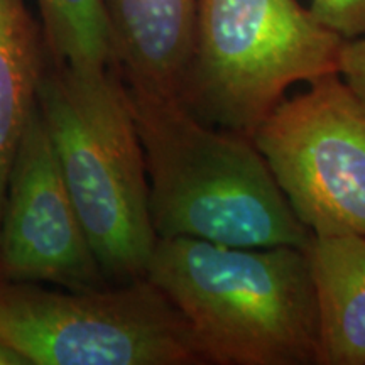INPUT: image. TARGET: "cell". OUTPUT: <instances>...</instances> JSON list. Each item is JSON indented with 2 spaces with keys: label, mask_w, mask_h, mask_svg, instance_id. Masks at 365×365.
I'll return each mask as SVG.
<instances>
[{
  "label": "cell",
  "mask_w": 365,
  "mask_h": 365,
  "mask_svg": "<svg viewBox=\"0 0 365 365\" xmlns=\"http://www.w3.org/2000/svg\"><path fill=\"white\" fill-rule=\"evenodd\" d=\"M309 12L345 41L365 34V0H312Z\"/></svg>",
  "instance_id": "obj_12"
},
{
  "label": "cell",
  "mask_w": 365,
  "mask_h": 365,
  "mask_svg": "<svg viewBox=\"0 0 365 365\" xmlns=\"http://www.w3.org/2000/svg\"><path fill=\"white\" fill-rule=\"evenodd\" d=\"M127 98L144 150L158 239L307 247L312 234L249 137L215 129L180 97L127 90Z\"/></svg>",
  "instance_id": "obj_2"
},
{
  "label": "cell",
  "mask_w": 365,
  "mask_h": 365,
  "mask_svg": "<svg viewBox=\"0 0 365 365\" xmlns=\"http://www.w3.org/2000/svg\"><path fill=\"white\" fill-rule=\"evenodd\" d=\"M113 65L134 93L180 97L200 0H103Z\"/></svg>",
  "instance_id": "obj_8"
},
{
  "label": "cell",
  "mask_w": 365,
  "mask_h": 365,
  "mask_svg": "<svg viewBox=\"0 0 365 365\" xmlns=\"http://www.w3.org/2000/svg\"><path fill=\"white\" fill-rule=\"evenodd\" d=\"M282 100L252 135L313 237H365V100L339 73Z\"/></svg>",
  "instance_id": "obj_6"
},
{
  "label": "cell",
  "mask_w": 365,
  "mask_h": 365,
  "mask_svg": "<svg viewBox=\"0 0 365 365\" xmlns=\"http://www.w3.org/2000/svg\"><path fill=\"white\" fill-rule=\"evenodd\" d=\"M0 365H27L26 360L9 349L4 344H0Z\"/></svg>",
  "instance_id": "obj_14"
},
{
  "label": "cell",
  "mask_w": 365,
  "mask_h": 365,
  "mask_svg": "<svg viewBox=\"0 0 365 365\" xmlns=\"http://www.w3.org/2000/svg\"><path fill=\"white\" fill-rule=\"evenodd\" d=\"M317 286V365H365V237H313L304 247Z\"/></svg>",
  "instance_id": "obj_9"
},
{
  "label": "cell",
  "mask_w": 365,
  "mask_h": 365,
  "mask_svg": "<svg viewBox=\"0 0 365 365\" xmlns=\"http://www.w3.org/2000/svg\"><path fill=\"white\" fill-rule=\"evenodd\" d=\"M36 102L105 279H143L158 235L124 81L112 66L80 70L48 59Z\"/></svg>",
  "instance_id": "obj_3"
},
{
  "label": "cell",
  "mask_w": 365,
  "mask_h": 365,
  "mask_svg": "<svg viewBox=\"0 0 365 365\" xmlns=\"http://www.w3.org/2000/svg\"><path fill=\"white\" fill-rule=\"evenodd\" d=\"M48 65L41 27L26 0H0V220L17 145Z\"/></svg>",
  "instance_id": "obj_10"
},
{
  "label": "cell",
  "mask_w": 365,
  "mask_h": 365,
  "mask_svg": "<svg viewBox=\"0 0 365 365\" xmlns=\"http://www.w3.org/2000/svg\"><path fill=\"white\" fill-rule=\"evenodd\" d=\"M344 43L298 0H200L180 98L252 139L291 85L339 73Z\"/></svg>",
  "instance_id": "obj_4"
},
{
  "label": "cell",
  "mask_w": 365,
  "mask_h": 365,
  "mask_svg": "<svg viewBox=\"0 0 365 365\" xmlns=\"http://www.w3.org/2000/svg\"><path fill=\"white\" fill-rule=\"evenodd\" d=\"M144 277L181 313L207 364H318V294L304 249L158 239Z\"/></svg>",
  "instance_id": "obj_1"
},
{
  "label": "cell",
  "mask_w": 365,
  "mask_h": 365,
  "mask_svg": "<svg viewBox=\"0 0 365 365\" xmlns=\"http://www.w3.org/2000/svg\"><path fill=\"white\" fill-rule=\"evenodd\" d=\"M48 59L80 70L113 65L103 0H36Z\"/></svg>",
  "instance_id": "obj_11"
},
{
  "label": "cell",
  "mask_w": 365,
  "mask_h": 365,
  "mask_svg": "<svg viewBox=\"0 0 365 365\" xmlns=\"http://www.w3.org/2000/svg\"><path fill=\"white\" fill-rule=\"evenodd\" d=\"M0 344L27 365H200L193 331L153 282L48 289L0 279Z\"/></svg>",
  "instance_id": "obj_5"
},
{
  "label": "cell",
  "mask_w": 365,
  "mask_h": 365,
  "mask_svg": "<svg viewBox=\"0 0 365 365\" xmlns=\"http://www.w3.org/2000/svg\"><path fill=\"white\" fill-rule=\"evenodd\" d=\"M339 75L360 98L365 100V34L341 46Z\"/></svg>",
  "instance_id": "obj_13"
},
{
  "label": "cell",
  "mask_w": 365,
  "mask_h": 365,
  "mask_svg": "<svg viewBox=\"0 0 365 365\" xmlns=\"http://www.w3.org/2000/svg\"><path fill=\"white\" fill-rule=\"evenodd\" d=\"M0 279L93 289L108 284L63 180L38 103L7 178Z\"/></svg>",
  "instance_id": "obj_7"
}]
</instances>
